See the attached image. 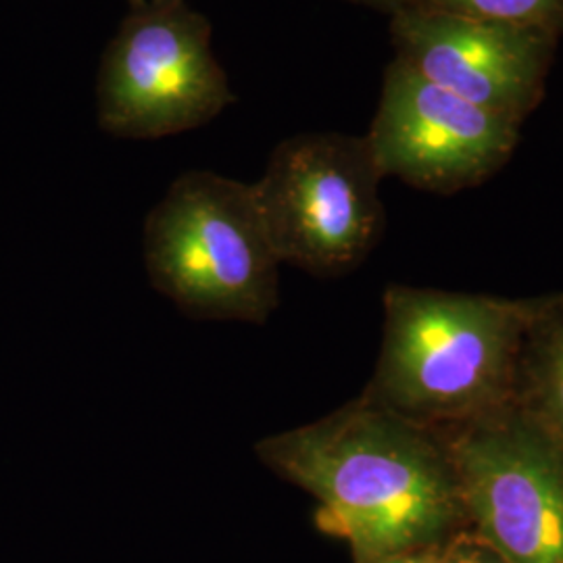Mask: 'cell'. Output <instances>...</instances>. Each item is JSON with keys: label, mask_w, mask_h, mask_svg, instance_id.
<instances>
[{"label": "cell", "mask_w": 563, "mask_h": 563, "mask_svg": "<svg viewBox=\"0 0 563 563\" xmlns=\"http://www.w3.org/2000/svg\"><path fill=\"white\" fill-rule=\"evenodd\" d=\"M255 451L318 501V530L349 544L353 563L437 549L470 530L446 432L362 397Z\"/></svg>", "instance_id": "1"}, {"label": "cell", "mask_w": 563, "mask_h": 563, "mask_svg": "<svg viewBox=\"0 0 563 563\" xmlns=\"http://www.w3.org/2000/svg\"><path fill=\"white\" fill-rule=\"evenodd\" d=\"M534 299L390 284L384 332L363 401L449 430L514 402Z\"/></svg>", "instance_id": "2"}, {"label": "cell", "mask_w": 563, "mask_h": 563, "mask_svg": "<svg viewBox=\"0 0 563 563\" xmlns=\"http://www.w3.org/2000/svg\"><path fill=\"white\" fill-rule=\"evenodd\" d=\"M142 255L155 290L190 318L263 323L280 301L253 184L184 172L148 211Z\"/></svg>", "instance_id": "3"}, {"label": "cell", "mask_w": 563, "mask_h": 563, "mask_svg": "<svg viewBox=\"0 0 563 563\" xmlns=\"http://www.w3.org/2000/svg\"><path fill=\"white\" fill-rule=\"evenodd\" d=\"M383 180L365 136L305 132L282 141L253 184L278 260L320 278L360 267L383 239Z\"/></svg>", "instance_id": "4"}, {"label": "cell", "mask_w": 563, "mask_h": 563, "mask_svg": "<svg viewBox=\"0 0 563 563\" xmlns=\"http://www.w3.org/2000/svg\"><path fill=\"white\" fill-rule=\"evenodd\" d=\"M211 23L186 0H151L107 44L97 76L102 132L157 141L197 130L236 101L211 44Z\"/></svg>", "instance_id": "5"}, {"label": "cell", "mask_w": 563, "mask_h": 563, "mask_svg": "<svg viewBox=\"0 0 563 563\" xmlns=\"http://www.w3.org/2000/svg\"><path fill=\"white\" fill-rule=\"evenodd\" d=\"M444 432L470 530L505 563H563V446L514 405Z\"/></svg>", "instance_id": "6"}, {"label": "cell", "mask_w": 563, "mask_h": 563, "mask_svg": "<svg viewBox=\"0 0 563 563\" xmlns=\"http://www.w3.org/2000/svg\"><path fill=\"white\" fill-rule=\"evenodd\" d=\"M520 125L426 80L395 57L365 139L384 178L455 195L504 169L518 148Z\"/></svg>", "instance_id": "7"}, {"label": "cell", "mask_w": 563, "mask_h": 563, "mask_svg": "<svg viewBox=\"0 0 563 563\" xmlns=\"http://www.w3.org/2000/svg\"><path fill=\"white\" fill-rule=\"evenodd\" d=\"M395 57L426 80L522 123L543 102L560 38L541 27L407 7L390 15Z\"/></svg>", "instance_id": "8"}, {"label": "cell", "mask_w": 563, "mask_h": 563, "mask_svg": "<svg viewBox=\"0 0 563 563\" xmlns=\"http://www.w3.org/2000/svg\"><path fill=\"white\" fill-rule=\"evenodd\" d=\"M511 405L563 446V292L534 297Z\"/></svg>", "instance_id": "9"}, {"label": "cell", "mask_w": 563, "mask_h": 563, "mask_svg": "<svg viewBox=\"0 0 563 563\" xmlns=\"http://www.w3.org/2000/svg\"><path fill=\"white\" fill-rule=\"evenodd\" d=\"M411 7L457 18L541 27L558 38L563 36V0H416Z\"/></svg>", "instance_id": "10"}, {"label": "cell", "mask_w": 563, "mask_h": 563, "mask_svg": "<svg viewBox=\"0 0 563 563\" xmlns=\"http://www.w3.org/2000/svg\"><path fill=\"white\" fill-rule=\"evenodd\" d=\"M437 563H505V560L476 532L465 530L437 549Z\"/></svg>", "instance_id": "11"}, {"label": "cell", "mask_w": 563, "mask_h": 563, "mask_svg": "<svg viewBox=\"0 0 563 563\" xmlns=\"http://www.w3.org/2000/svg\"><path fill=\"white\" fill-rule=\"evenodd\" d=\"M439 549V547H437ZM437 549H423V551H409L384 558L376 563H437Z\"/></svg>", "instance_id": "12"}, {"label": "cell", "mask_w": 563, "mask_h": 563, "mask_svg": "<svg viewBox=\"0 0 563 563\" xmlns=\"http://www.w3.org/2000/svg\"><path fill=\"white\" fill-rule=\"evenodd\" d=\"M346 2H355V4H363V7H369V9L388 13V15H395L401 9L411 7L416 0H346Z\"/></svg>", "instance_id": "13"}, {"label": "cell", "mask_w": 563, "mask_h": 563, "mask_svg": "<svg viewBox=\"0 0 563 563\" xmlns=\"http://www.w3.org/2000/svg\"><path fill=\"white\" fill-rule=\"evenodd\" d=\"M142 2H151V0H128L130 7H136V4H142Z\"/></svg>", "instance_id": "14"}]
</instances>
